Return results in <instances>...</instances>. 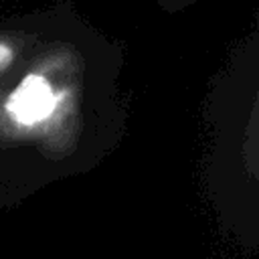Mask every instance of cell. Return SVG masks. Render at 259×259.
<instances>
[{
	"label": "cell",
	"instance_id": "obj_1",
	"mask_svg": "<svg viewBox=\"0 0 259 259\" xmlns=\"http://www.w3.org/2000/svg\"><path fill=\"white\" fill-rule=\"evenodd\" d=\"M57 107V97L40 75H28L8 97L6 109L10 117L22 125H32L47 119Z\"/></svg>",
	"mask_w": 259,
	"mask_h": 259
},
{
	"label": "cell",
	"instance_id": "obj_2",
	"mask_svg": "<svg viewBox=\"0 0 259 259\" xmlns=\"http://www.w3.org/2000/svg\"><path fill=\"white\" fill-rule=\"evenodd\" d=\"M10 59H12V51H10V47H6V45L0 42V71L10 63Z\"/></svg>",
	"mask_w": 259,
	"mask_h": 259
}]
</instances>
